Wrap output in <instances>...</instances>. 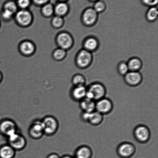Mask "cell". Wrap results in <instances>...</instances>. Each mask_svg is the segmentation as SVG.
<instances>
[{
	"mask_svg": "<svg viewBox=\"0 0 158 158\" xmlns=\"http://www.w3.org/2000/svg\"><path fill=\"white\" fill-rule=\"evenodd\" d=\"M86 86H73L71 90V96L74 100L80 102L86 97Z\"/></svg>",
	"mask_w": 158,
	"mask_h": 158,
	"instance_id": "17",
	"label": "cell"
},
{
	"mask_svg": "<svg viewBox=\"0 0 158 158\" xmlns=\"http://www.w3.org/2000/svg\"><path fill=\"white\" fill-rule=\"evenodd\" d=\"M18 49L19 53L23 56L29 57L35 54L36 50V46L31 40H24L19 44Z\"/></svg>",
	"mask_w": 158,
	"mask_h": 158,
	"instance_id": "9",
	"label": "cell"
},
{
	"mask_svg": "<svg viewBox=\"0 0 158 158\" xmlns=\"http://www.w3.org/2000/svg\"><path fill=\"white\" fill-rule=\"evenodd\" d=\"M41 13V15L45 18H52L55 15L54 6L49 3L44 5L42 6Z\"/></svg>",
	"mask_w": 158,
	"mask_h": 158,
	"instance_id": "24",
	"label": "cell"
},
{
	"mask_svg": "<svg viewBox=\"0 0 158 158\" xmlns=\"http://www.w3.org/2000/svg\"><path fill=\"white\" fill-rule=\"evenodd\" d=\"M65 24L64 18L54 15L51 19V24L54 29H60L63 27Z\"/></svg>",
	"mask_w": 158,
	"mask_h": 158,
	"instance_id": "28",
	"label": "cell"
},
{
	"mask_svg": "<svg viewBox=\"0 0 158 158\" xmlns=\"http://www.w3.org/2000/svg\"><path fill=\"white\" fill-rule=\"evenodd\" d=\"M49 0H33L34 2L36 5L42 6L48 3Z\"/></svg>",
	"mask_w": 158,
	"mask_h": 158,
	"instance_id": "34",
	"label": "cell"
},
{
	"mask_svg": "<svg viewBox=\"0 0 158 158\" xmlns=\"http://www.w3.org/2000/svg\"><path fill=\"white\" fill-rule=\"evenodd\" d=\"M127 62L130 71L139 72L143 65L142 60L137 57H133L130 58Z\"/></svg>",
	"mask_w": 158,
	"mask_h": 158,
	"instance_id": "21",
	"label": "cell"
},
{
	"mask_svg": "<svg viewBox=\"0 0 158 158\" xmlns=\"http://www.w3.org/2000/svg\"><path fill=\"white\" fill-rule=\"evenodd\" d=\"M8 144L15 151H20L25 147L27 144L25 138L18 132L8 137Z\"/></svg>",
	"mask_w": 158,
	"mask_h": 158,
	"instance_id": "12",
	"label": "cell"
},
{
	"mask_svg": "<svg viewBox=\"0 0 158 158\" xmlns=\"http://www.w3.org/2000/svg\"><path fill=\"white\" fill-rule=\"evenodd\" d=\"M94 60L92 53L82 49L78 51L75 56L76 66L79 69H86L91 66Z\"/></svg>",
	"mask_w": 158,
	"mask_h": 158,
	"instance_id": "4",
	"label": "cell"
},
{
	"mask_svg": "<svg viewBox=\"0 0 158 158\" xmlns=\"http://www.w3.org/2000/svg\"><path fill=\"white\" fill-rule=\"evenodd\" d=\"M100 45L99 40L94 36H87L82 42L83 49L91 53L96 52L98 49Z\"/></svg>",
	"mask_w": 158,
	"mask_h": 158,
	"instance_id": "15",
	"label": "cell"
},
{
	"mask_svg": "<svg viewBox=\"0 0 158 158\" xmlns=\"http://www.w3.org/2000/svg\"><path fill=\"white\" fill-rule=\"evenodd\" d=\"M106 3L102 0H99L94 2L93 8L98 13L101 14L104 12L106 9Z\"/></svg>",
	"mask_w": 158,
	"mask_h": 158,
	"instance_id": "29",
	"label": "cell"
},
{
	"mask_svg": "<svg viewBox=\"0 0 158 158\" xmlns=\"http://www.w3.org/2000/svg\"><path fill=\"white\" fill-rule=\"evenodd\" d=\"M87 87L86 97L97 101L105 97L106 93V88L100 82H94Z\"/></svg>",
	"mask_w": 158,
	"mask_h": 158,
	"instance_id": "1",
	"label": "cell"
},
{
	"mask_svg": "<svg viewBox=\"0 0 158 158\" xmlns=\"http://www.w3.org/2000/svg\"><path fill=\"white\" fill-rule=\"evenodd\" d=\"M3 74L1 71H0V83H1L3 79Z\"/></svg>",
	"mask_w": 158,
	"mask_h": 158,
	"instance_id": "37",
	"label": "cell"
},
{
	"mask_svg": "<svg viewBox=\"0 0 158 158\" xmlns=\"http://www.w3.org/2000/svg\"><path fill=\"white\" fill-rule=\"evenodd\" d=\"M72 83L73 86H86V80L83 74H76L72 77Z\"/></svg>",
	"mask_w": 158,
	"mask_h": 158,
	"instance_id": "27",
	"label": "cell"
},
{
	"mask_svg": "<svg viewBox=\"0 0 158 158\" xmlns=\"http://www.w3.org/2000/svg\"><path fill=\"white\" fill-rule=\"evenodd\" d=\"M103 115L95 111L89 113L88 120V123L93 126H98L103 122Z\"/></svg>",
	"mask_w": 158,
	"mask_h": 158,
	"instance_id": "22",
	"label": "cell"
},
{
	"mask_svg": "<svg viewBox=\"0 0 158 158\" xmlns=\"http://www.w3.org/2000/svg\"><path fill=\"white\" fill-rule=\"evenodd\" d=\"M136 147L133 144L128 142L120 143L118 146L117 152L119 157L122 158H130L135 154Z\"/></svg>",
	"mask_w": 158,
	"mask_h": 158,
	"instance_id": "11",
	"label": "cell"
},
{
	"mask_svg": "<svg viewBox=\"0 0 158 158\" xmlns=\"http://www.w3.org/2000/svg\"><path fill=\"white\" fill-rule=\"evenodd\" d=\"M123 77L125 83L131 87L139 86L143 80V77L140 72L129 71Z\"/></svg>",
	"mask_w": 158,
	"mask_h": 158,
	"instance_id": "14",
	"label": "cell"
},
{
	"mask_svg": "<svg viewBox=\"0 0 158 158\" xmlns=\"http://www.w3.org/2000/svg\"><path fill=\"white\" fill-rule=\"evenodd\" d=\"M15 151L9 145H4L0 147V158H14Z\"/></svg>",
	"mask_w": 158,
	"mask_h": 158,
	"instance_id": "23",
	"label": "cell"
},
{
	"mask_svg": "<svg viewBox=\"0 0 158 158\" xmlns=\"http://www.w3.org/2000/svg\"><path fill=\"white\" fill-rule=\"evenodd\" d=\"M29 134L32 139H38L44 134L41 120H35L31 125L29 129Z\"/></svg>",
	"mask_w": 158,
	"mask_h": 158,
	"instance_id": "16",
	"label": "cell"
},
{
	"mask_svg": "<svg viewBox=\"0 0 158 158\" xmlns=\"http://www.w3.org/2000/svg\"><path fill=\"white\" fill-rule=\"evenodd\" d=\"M99 14L93 7H88L85 9L81 15V21L82 24L86 27H90L97 23Z\"/></svg>",
	"mask_w": 158,
	"mask_h": 158,
	"instance_id": "5",
	"label": "cell"
},
{
	"mask_svg": "<svg viewBox=\"0 0 158 158\" xmlns=\"http://www.w3.org/2000/svg\"><path fill=\"white\" fill-rule=\"evenodd\" d=\"M61 158H75L72 157V156L69 155H65L63 156V157H61Z\"/></svg>",
	"mask_w": 158,
	"mask_h": 158,
	"instance_id": "36",
	"label": "cell"
},
{
	"mask_svg": "<svg viewBox=\"0 0 158 158\" xmlns=\"http://www.w3.org/2000/svg\"><path fill=\"white\" fill-rule=\"evenodd\" d=\"M113 108V102L109 98L104 97L96 101L95 111L103 115L110 113Z\"/></svg>",
	"mask_w": 158,
	"mask_h": 158,
	"instance_id": "13",
	"label": "cell"
},
{
	"mask_svg": "<svg viewBox=\"0 0 158 158\" xmlns=\"http://www.w3.org/2000/svg\"><path fill=\"white\" fill-rule=\"evenodd\" d=\"M88 1L90 2H95L96 1H99V0H88Z\"/></svg>",
	"mask_w": 158,
	"mask_h": 158,
	"instance_id": "38",
	"label": "cell"
},
{
	"mask_svg": "<svg viewBox=\"0 0 158 158\" xmlns=\"http://www.w3.org/2000/svg\"><path fill=\"white\" fill-rule=\"evenodd\" d=\"M158 10L157 6L148 8L145 13V19L149 22H154L157 20Z\"/></svg>",
	"mask_w": 158,
	"mask_h": 158,
	"instance_id": "26",
	"label": "cell"
},
{
	"mask_svg": "<svg viewBox=\"0 0 158 158\" xmlns=\"http://www.w3.org/2000/svg\"><path fill=\"white\" fill-rule=\"evenodd\" d=\"M44 134L52 135L56 133L58 128V122L55 117L47 116L41 120Z\"/></svg>",
	"mask_w": 158,
	"mask_h": 158,
	"instance_id": "8",
	"label": "cell"
},
{
	"mask_svg": "<svg viewBox=\"0 0 158 158\" xmlns=\"http://www.w3.org/2000/svg\"><path fill=\"white\" fill-rule=\"evenodd\" d=\"M79 106L82 112L91 113L95 111L96 101L85 97L80 102Z\"/></svg>",
	"mask_w": 158,
	"mask_h": 158,
	"instance_id": "18",
	"label": "cell"
},
{
	"mask_svg": "<svg viewBox=\"0 0 158 158\" xmlns=\"http://www.w3.org/2000/svg\"><path fill=\"white\" fill-rule=\"evenodd\" d=\"M133 135L135 140L139 143H145L149 140L151 133L148 126L140 125L135 128L133 131Z\"/></svg>",
	"mask_w": 158,
	"mask_h": 158,
	"instance_id": "7",
	"label": "cell"
},
{
	"mask_svg": "<svg viewBox=\"0 0 158 158\" xmlns=\"http://www.w3.org/2000/svg\"><path fill=\"white\" fill-rule=\"evenodd\" d=\"M68 51L61 48L57 47L54 49L52 53V58L55 61L60 62L63 61L66 58Z\"/></svg>",
	"mask_w": 158,
	"mask_h": 158,
	"instance_id": "25",
	"label": "cell"
},
{
	"mask_svg": "<svg viewBox=\"0 0 158 158\" xmlns=\"http://www.w3.org/2000/svg\"><path fill=\"white\" fill-rule=\"evenodd\" d=\"M143 6L149 7H156L158 3V0H140Z\"/></svg>",
	"mask_w": 158,
	"mask_h": 158,
	"instance_id": "32",
	"label": "cell"
},
{
	"mask_svg": "<svg viewBox=\"0 0 158 158\" xmlns=\"http://www.w3.org/2000/svg\"><path fill=\"white\" fill-rule=\"evenodd\" d=\"M117 70L120 75L124 76L129 72L127 63L125 61H121L117 65Z\"/></svg>",
	"mask_w": 158,
	"mask_h": 158,
	"instance_id": "30",
	"label": "cell"
},
{
	"mask_svg": "<svg viewBox=\"0 0 158 158\" xmlns=\"http://www.w3.org/2000/svg\"><path fill=\"white\" fill-rule=\"evenodd\" d=\"M30 3V0H18L17 5L19 9H28Z\"/></svg>",
	"mask_w": 158,
	"mask_h": 158,
	"instance_id": "31",
	"label": "cell"
},
{
	"mask_svg": "<svg viewBox=\"0 0 158 158\" xmlns=\"http://www.w3.org/2000/svg\"><path fill=\"white\" fill-rule=\"evenodd\" d=\"M1 21H0V28H1Z\"/></svg>",
	"mask_w": 158,
	"mask_h": 158,
	"instance_id": "40",
	"label": "cell"
},
{
	"mask_svg": "<svg viewBox=\"0 0 158 158\" xmlns=\"http://www.w3.org/2000/svg\"><path fill=\"white\" fill-rule=\"evenodd\" d=\"M89 113L84 112L82 111L80 115V118L82 121L84 122H88Z\"/></svg>",
	"mask_w": 158,
	"mask_h": 158,
	"instance_id": "33",
	"label": "cell"
},
{
	"mask_svg": "<svg viewBox=\"0 0 158 158\" xmlns=\"http://www.w3.org/2000/svg\"><path fill=\"white\" fill-rule=\"evenodd\" d=\"M14 19L15 24L20 27L27 28L33 23L34 16L28 9H19L15 14Z\"/></svg>",
	"mask_w": 158,
	"mask_h": 158,
	"instance_id": "2",
	"label": "cell"
},
{
	"mask_svg": "<svg viewBox=\"0 0 158 158\" xmlns=\"http://www.w3.org/2000/svg\"><path fill=\"white\" fill-rule=\"evenodd\" d=\"M93 151L91 148L87 145H82L77 148L75 152V158H91Z\"/></svg>",
	"mask_w": 158,
	"mask_h": 158,
	"instance_id": "19",
	"label": "cell"
},
{
	"mask_svg": "<svg viewBox=\"0 0 158 158\" xmlns=\"http://www.w3.org/2000/svg\"><path fill=\"white\" fill-rule=\"evenodd\" d=\"M55 15L64 18L69 12V5L65 2H60L54 6Z\"/></svg>",
	"mask_w": 158,
	"mask_h": 158,
	"instance_id": "20",
	"label": "cell"
},
{
	"mask_svg": "<svg viewBox=\"0 0 158 158\" xmlns=\"http://www.w3.org/2000/svg\"><path fill=\"white\" fill-rule=\"evenodd\" d=\"M46 158H61V157L56 153H52L48 155Z\"/></svg>",
	"mask_w": 158,
	"mask_h": 158,
	"instance_id": "35",
	"label": "cell"
},
{
	"mask_svg": "<svg viewBox=\"0 0 158 158\" xmlns=\"http://www.w3.org/2000/svg\"><path fill=\"white\" fill-rule=\"evenodd\" d=\"M18 132V128L15 122L10 119H4L0 122V134L9 137Z\"/></svg>",
	"mask_w": 158,
	"mask_h": 158,
	"instance_id": "10",
	"label": "cell"
},
{
	"mask_svg": "<svg viewBox=\"0 0 158 158\" xmlns=\"http://www.w3.org/2000/svg\"><path fill=\"white\" fill-rule=\"evenodd\" d=\"M55 41L57 47L67 51L72 49L75 43L72 34L66 31L59 32L55 37Z\"/></svg>",
	"mask_w": 158,
	"mask_h": 158,
	"instance_id": "3",
	"label": "cell"
},
{
	"mask_svg": "<svg viewBox=\"0 0 158 158\" xmlns=\"http://www.w3.org/2000/svg\"><path fill=\"white\" fill-rule=\"evenodd\" d=\"M61 1V2H65V1H68V0H59Z\"/></svg>",
	"mask_w": 158,
	"mask_h": 158,
	"instance_id": "39",
	"label": "cell"
},
{
	"mask_svg": "<svg viewBox=\"0 0 158 158\" xmlns=\"http://www.w3.org/2000/svg\"><path fill=\"white\" fill-rule=\"evenodd\" d=\"M19 10L16 3L9 1L4 4L0 12V16L3 21L7 22L14 19V16Z\"/></svg>",
	"mask_w": 158,
	"mask_h": 158,
	"instance_id": "6",
	"label": "cell"
}]
</instances>
